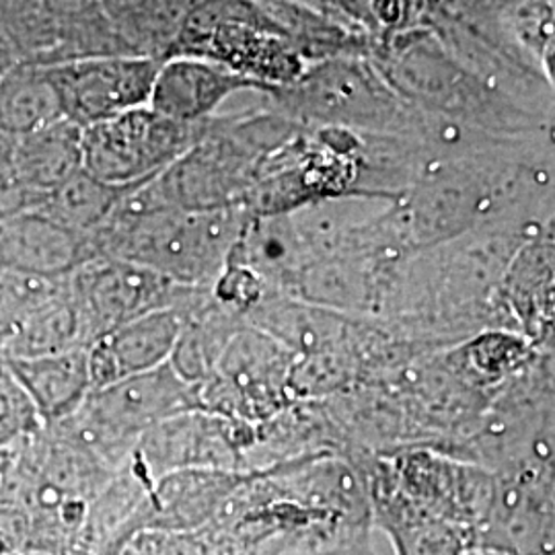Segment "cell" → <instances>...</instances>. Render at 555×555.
<instances>
[{
  "label": "cell",
  "mask_w": 555,
  "mask_h": 555,
  "mask_svg": "<svg viewBox=\"0 0 555 555\" xmlns=\"http://www.w3.org/2000/svg\"><path fill=\"white\" fill-rule=\"evenodd\" d=\"M199 124L163 118L149 105L80 130L82 169L112 185L159 176L199 137Z\"/></svg>",
  "instance_id": "8"
},
{
  "label": "cell",
  "mask_w": 555,
  "mask_h": 555,
  "mask_svg": "<svg viewBox=\"0 0 555 555\" xmlns=\"http://www.w3.org/2000/svg\"><path fill=\"white\" fill-rule=\"evenodd\" d=\"M263 98L298 124L358 134L410 137L417 119V109L397 95L371 56L309 64L293 85Z\"/></svg>",
  "instance_id": "3"
},
{
  "label": "cell",
  "mask_w": 555,
  "mask_h": 555,
  "mask_svg": "<svg viewBox=\"0 0 555 555\" xmlns=\"http://www.w3.org/2000/svg\"><path fill=\"white\" fill-rule=\"evenodd\" d=\"M245 91L263 93L251 80L210 60L173 56L160 62L146 105L163 118L199 124L220 114L227 101Z\"/></svg>",
  "instance_id": "14"
},
{
  "label": "cell",
  "mask_w": 555,
  "mask_h": 555,
  "mask_svg": "<svg viewBox=\"0 0 555 555\" xmlns=\"http://www.w3.org/2000/svg\"><path fill=\"white\" fill-rule=\"evenodd\" d=\"M7 362L34 403L43 426L75 412L91 391L87 346Z\"/></svg>",
  "instance_id": "17"
},
{
  "label": "cell",
  "mask_w": 555,
  "mask_h": 555,
  "mask_svg": "<svg viewBox=\"0 0 555 555\" xmlns=\"http://www.w3.org/2000/svg\"><path fill=\"white\" fill-rule=\"evenodd\" d=\"M79 311L85 344L119 325L167 309H190L210 291L183 286L157 272L124 259L95 256L68 276Z\"/></svg>",
  "instance_id": "7"
},
{
  "label": "cell",
  "mask_w": 555,
  "mask_h": 555,
  "mask_svg": "<svg viewBox=\"0 0 555 555\" xmlns=\"http://www.w3.org/2000/svg\"><path fill=\"white\" fill-rule=\"evenodd\" d=\"M153 481L128 461L87 502V511L66 555H119L134 537L151 527Z\"/></svg>",
  "instance_id": "12"
},
{
  "label": "cell",
  "mask_w": 555,
  "mask_h": 555,
  "mask_svg": "<svg viewBox=\"0 0 555 555\" xmlns=\"http://www.w3.org/2000/svg\"><path fill=\"white\" fill-rule=\"evenodd\" d=\"M190 410H199L196 385L185 383L167 362L89 391L75 412L46 426H54L107 469L119 472L151 428Z\"/></svg>",
  "instance_id": "5"
},
{
  "label": "cell",
  "mask_w": 555,
  "mask_h": 555,
  "mask_svg": "<svg viewBox=\"0 0 555 555\" xmlns=\"http://www.w3.org/2000/svg\"><path fill=\"white\" fill-rule=\"evenodd\" d=\"M371 60L397 95L417 112L456 119L496 137L554 132V118L535 114L488 89L426 27L375 41Z\"/></svg>",
  "instance_id": "2"
},
{
  "label": "cell",
  "mask_w": 555,
  "mask_h": 555,
  "mask_svg": "<svg viewBox=\"0 0 555 555\" xmlns=\"http://www.w3.org/2000/svg\"><path fill=\"white\" fill-rule=\"evenodd\" d=\"M297 2H302V0H297Z\"/></svg>",
  "instance_id": "28"
},
{
  "label": "cell",
  "mask_w": 555,
  "mask_h": 555,
  "mask_svg": "<svg viewBox=\"0 0 555 555\" xmlns=\"http://www.w3.org/2000/svg\"><path fill=\"white\" fill-rule=\"evenodd\" d=\"M13 165L31 199V208H38L66 179L82 169L79 126L62 119L38 132L15 137Z\"/></svg>",
  "instance_id": "18"
},
{
  "label": "cell",
  "mask_w": 555,
  "mask_h": 555,
  "mask_svg": "<svg viewBox=\"0 0 555 555\" xmlns=\"http://www.w3.org/2000/svg\"><path fill=\"white\" fill-rule=\"evenodd\" d=\"M297 354L251 325H243L212 373L196 385L199 410L258 426L295 399L291 371Z\"/></svg>",
  "instance_id": "6"
},
{
  "label": "cell",
  "mask_w": 555,
  "mask_h": 555,
  "mask_svg": "<svg viewBox=\"0 0 555 555\" xmlns=\"http://www.w3.org/2000/svg\"><path fill=\"white\" fill-rule=\"evenodd\" d=\"M64 118L48 66L20 62L0 77V132L25 137Z\"/></svg>",
  "instance_id": "20"
},
{
  "label": "cell",
  "mask_w": 555,
  "mask_h": 555,
  "mask_svg": "<svg viewBox=\"0 0 555 555\" xmlns=\"http://www.w3.org/2000/svg\"><path fill=\"white\" fill-rule=\"evenodd\" d=\"M20 62V56L15 54V50L11 48V43L0 36V77L7 75V73H9L13 66H17Z\"/></svg>",
  "instance_id": "26"
},
{
  "label": "cell",
  "mask_w": 555,
  "mask_h": 555,
  "mask_svg": "<svg viewBox=\"0 0 555 555\" xmlns=\"http://www.w3.org/2000/svg\"><path fill=\"white\" fill-rule=\"evenodd\" d=\"M243 325L245 319L219 302L210 291L188 311L169 364L185 383L199 385Z\"/></svg>",
  "instance_id": "19"
},
{
  "label": "cell",
  "mask_w": 555,
  "mask_h": 555,
  "mask_svg": "<svg viewBox=\"0 0 555 555\" xmlns=\"http://www.w3.org/2000/svg\"><path fill=\"white\" fill-rule=\"evenodd\" d=\"M190 309L149 313L119 325L89 344L87 358L91 391L167 364Z\"/></svg>",
  "instance_id": "13"
},
{
  "label": "cell",
  "mask_w": 555,
  "mask_h": 555,
  "mask_svg": "<svg viewBox=\"0 0 555 555\" xmlns=\"http://www.w3.org/2000/svg\"><path fill=\"white\" fill-rule=\"evenodd\" d=\"M251 440V424L190 410L163 420L140 438L132 463L149 481L185 469L245 474Z\"/></svg>",
  "instance_id": "9"
},
{
  "label": "cell",
  "mask_w": 555,
  "mask_h": 555,
  "mask_svg": "<svg viewBox=\"0 0 555 555\" xmlns=\"http://www.w3.org/2000/svg\"><path fill=\"white\" fill-rule=\"evenodd\" d=\"M91 258H95L91 237L62 227L36 208L0 220V270L66 278Z\"/></svg>",
  "instance_id": "15"
},
{
  "label": "cell",
  "mask_w": 555,
  "mask_h": 555,
  "mask_svg": "<svg viewBox=\"0 0 555 555\" xmlns=\"http://www.w3.org/2000/svg\"><path fill=\"white\" fill-rule=\"evenodd\" d=\"M243 476L247 474L185 469L155 479L153 516L149 529L198 533L206 525L217 520Z\"/></svg>",
  "instance_id": "16"
},
{
  "label": "cell",
  "mask_w": 555,
  "mask_h": 555,
  "mask_svg": "<svg viewBox=\"0 0 555 555\" xmlns=\"http://www.w3.org/2000/svg\"><path fill=\"white\" fill-rule=\"evenodd\" d=\"M160 60L149 56H95L48 66L56 82L64 118L89 128L149 103Z\"/></svg>",
  "instance_id": "10"
},
{
  "label": "cell",
  "mask_w": 555,
  "mask_h": 555,
  "mask_svg": "<svg viewBox=\"0 0 555 555\" xmlns=\"http://www.w3.org/2000/svg\"><path fill=\"white\" fill-rule=\"evenodd\" d=\"M41 420L13 375L9 362L0 357V451H17L41 430Z\"/></svg>",
  "instance_id": "24"
},
{
  "label": "cell",
  "mask_w": 555,
  "mask_h": 555,
  "mask_svg": "<svg viewBox=\"0 0 555 555\" xmlns=\"http://www.w3.org/2000/svg\"><path fill=\"white\" fill-rule=\"evenodd\" d=\"M66 278H40L0 270V352L25 321L64 291Z\"/></svg>",
  "instance_id": "23"
},
{
  "label": "cell",
  "mask_w": 555,
  "mask_h": 555,
  "mask_svg": "<svg viewBox=\"0 0 555 555\" xmlns=\"http://www.w3.org/2000/svg\"><path fill=\"white\" fill-rule=\"evenodd\" d=\"M130 188L132 185L105 183L80 169L43 199L36 210L75 233L91 237L109 219Z\"/></svg>",
  "instance_id": "21"
},
{
  "label": "cell",
  "mask_w": 555,
  "mask_h": 555,
  "mask_svg": "<svg viewBox=\"0 0 555 555\" xmlns=\"http://www.w3.org/2000/svg\"><path fill=\"white\" fill-rule=\"evenodd\" d=\"M43 9L62 23V25H75L87 21L105 17L101 9V0H40Z\"/></svg>",
  "instance_id": "25"
},
{
  "label": "cell",
  "mask_w": 555,
  "mask_h": 555,
  "mask_svg": "<svg viewBox=\"0 0 555 555\" xmlns=\"http://www.w3.org/2000/svg\"><path fill=\"white\" fill-rule=\"evenodd\" d=\"M500 330L527 337L539 350L554 337V233L522 243L494 298Z\"/></svg>",
  "instance_id": "11"
},
{
  "label": "cell",
  "mask_w": 555,
  "mask_h": 555,
  "mask_svg": "<svg viewBox=\"0 0 555 555\" xmlns=\"http://www.w3.org/2000/svg\"><path fill=\"white\" fill-rule=\"evenodd\" d=\"M15 2H17V0H0V36H2V31H4L7 21H9L11 13H13Z\"/></svg>",
  "instance_id": "27"
},
{
  "label": "cell",
  "mask_w": 555,
  "mask_h": 555,
  "mask_svg": "<svg viewBox=\"0 0 555 555\" xmlns=\"http://www.w3.org/2000/svg\"><path fill=\"white\" fill-rule=\"evenodd\" d=\"M132 188L91 235L95 256L132 261L183 286L212 291L251 215L243 208H146L132 198Z\"/></svg>",
  "instance_id": "1"
},
{
  "label": "cell",
  "mask_w": 555,
  "mask_h": 555,
  "mask_svg": "<svg viewBox=\"0 0 555 555\" xmlns=\"http://www.w3.org/2000/svg\"><path fill=\"white\" fill-rule=\"evenodd\" d=\"M173 56L210 60L266 95L293 85L309 66L258 0L196 2L167 59Z\"/></svg>",
  "instance_id": "4"
},
{
  "label": "cell",
  "mask_w": 555,
  "mask_h": 555,
  "mask_svg": "<svg viewBox=\"0 0 555 555\" xmlns=\"http://www.w3.org/2000/svg\"><path fill=\"white\" fill-rule=\"evenodd\" d=\"M87 346L82 336L79 311L70 295L68 282L64 291L50 298L17 332L0 352L4 360L46 357Z\"/></svg>",
  "instance_id": "22"
}]
</instances>
